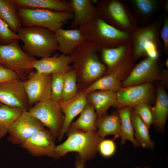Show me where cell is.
Masks as SVG:
<instances>
[{"label": "cell", "instance_id": "obj_44", "mask_svg": "<svg viewBox=\"0 0 168 168\" xmlns=\"http://www.w3.org/2000/svg\"><path fill=\"white\" fill-rule=\"evenodd\" d=\"M1 41L0 40V45H1L2 44H1Z\"/></svg>", "mask_w": 168, "mask_h": 168}, {"label": "cell", "instance_id": "obj_29", "mask_svg": "<svg viewBox=\"0 0 168 168\" xmlns=\"http://www.w3.org/2000/svg\"><path fill=\"white\" fill-rule=\"evenodd\" d=\"M131 119L134 131V137L140 147L143 148L154 149L155 144L150 138L149 128L140 118L134 112L133 108Z\"/></svg>", "mask_w": 168, "mask_h": 168}, {"label": "cell", "instance_id": "obj_34", "mask_svg": "<svg viewBox=\"0 0 168 168\" xmlns=\"http://www.w3.org/2000/svg\"><path fill=\"white\" fill-rule=\"evenodd\" d=\"M132 108L134 112L140 118L146 126L149 129L153 123L151 107L149 104L144 102L141 103L135 106Z\"/></svg>", "mask_w": 168, "mask_h": 168}, {"label": "cell", "instance_id": "obj_21", "mask_svg": "<svg viewBox=\"0 0 168 168\" xmlns=\"http://www.w3.org/2000/svg\"><path fill=\"white\" fill-rule=\"evenodd\" d=\"M54 32L58 44V50L65 55H70L85 40L78 28L65 30L61 28Z\"/></svg>", "mask_w": 168, "mask_h": 168}, {"label": "cell", "instance_id": "obj_37", "mask_svg": "<svg viewBox=\"0 0 168 168\" xmlns=\"http://www.w3.org/2000/svg\"><path fill=\"white\" fill-rule=\"evenodd\" d=\"M161 32V36L163 42V50L165 53H168V14L165 12L163 25Z\"/></svg>", "mask_w": 168, "mask_h": 168}, {"label": "cell", "instance_id": "obj_23", "mask_svg": "<svg viewBox=\"0 0 168 168\" xmlns=\"http://www.w3.org/2000/svg\"><path fill=\"white\" fill-rule=\"evenodd\" d=\"M151 109L155 128L164 132L168 115V96L163 87L157 89L155 103Z\"/></svg>", "mask_w": 168, "mask_h": 168}, {"label": "cell", "instance_id": "obj_38", "mask_svg": "<svg viewBox=\"0 0 168 168\" xmlns=\"http://www.w3.org/2000/svg\"><path fill=\"white\" fill-rule=\"evenodd\" d=\"M144 50L145 54L147 57L157 58H158L160 50L162 49L155 43L150 42L145 45Z\"/></svg>", "mask_w": 168, "mask_h": 168}, {"label": "cell", "instance_id": "obj_22", "mask_svg": "<svg viewBox=\"0 0 168 168\" xmlns=\"http://www.w3.org/2000/svg\"><path fill=\"white\" fill-rule=\"evenodd\" d=\"M87 102L94 107L97 117L105 114L109 109L114 106L116 100V92L96 90L86 94Z\"/></svg>", "mask_w": 168, "mask_h": 168}, {"label": "cell", "instance_id": "obj_32", "mask_svg": "<svg viewBox=\"0 0 168 168\" xmlns=\"http://www.w3.org/2000/svg\"><path fill=\"white\" fill-rule=\"evenodd\" d=\"M79 92L77 75L72 68L66 73L62 100H69L75 97Z\"/></svg>", "mask_w": 168, "mask_h": 168}, {"label": "cell", "instance_id": "obj_31", "mask_svg": "<svg viewBox=\"0 0 168 168\" xmlns=\"http://www.w3.org/2000/svg\"><path fill=\"white\" fill-rule=\"evenodd\" d=\"M23 111L0 103V140L8 133L10 127Z\"/></svg>", "mask_w": 168, "mask_h": 168}, {"label": "cell", "instance_id": "obj_2", "mask_svg": "<svg viewBox=\"0 0 168 168\" xmlns=\"http://www.w3.org/2000/svg\"><path fill=\"white\" fill-rule=\"evenodd\" d=\"M78 29L84 39L95 44L100 50L116 47L131 41L132 34L113 27L98 16Z\"/></svg>", "mask_w": 168, "mask_h": 168}, {"label": "cell", "instance_id": "obj_8", "mask_svg": "<svg viewBox=\"0 0 168 168\" xmlns=\"http://www.w3.org/2000/svg\"><path fill=\"white\" fill-rule=\"evenodd\" d=\"M58 138L63 126L64 115L58 102L50 98L38 102L28 110Z\"/></svg>", "mask_w": 168, "mask_h": 168}, {"label": "cell", "instance_id": "obj_30", "mask_svg": "<svg viewBox=\"0 0 168 168\" xmlns=\"http://www.w3.org/2000/svg\"><path fill=\"white\" fill-rule=\"evenodd\" d=\"M97 116L93 106L87 103L79 118L70 126L84 132L96 131Z\"/></svg>", "mask_w": 168, "mask_h": 168}, {"label": "cell", "instance_id": "obj_12", "mask_svg": "<svg viewBox=\"0 0 168 168\" xmlns=\"http://www.w3.org/2000/svg\"><path fill=\"white\" fill-rule=\"evenodd\" d=\"M116 100L114 107L118 109L124 107L133 108L141 103L149 104L154 96L152 83L121 87L116 92Z\"/></svg>", "mask_w": 168, "mask_h": 168}, {"label": "cell", "instance_id": "obj_6", "mask_svg": "<svg viewBox=\"0 0 168 168\" xmlns=\"http://www.w3.org/2000/svg\"><path fill=\"white\" fill-rule=\"evenodd\" d=\"M18 40L0 45V64L15 72L24 82L33 71V66L38 59L21 49Z\"/></svg>", "mask_w": 168, "mask_h": 168}, {"label": "cell", "instance_id": "obj_35", "mask_svg": "<svg viewBox=\"0 0 168 168\" xmlns=\"http://www.w3.org/2000/svg\"><path fill=\"white\" fill-rule=\"evenodd\" d=\"M116 150V145L113 140L102 139L98 145V151L104 157L112 156L115 153Z\"/></svg>", "mask_w": 168, "mask_h": 168}, {"label": "cell", "instance_id": "obj_20", "mask_svg": "<svg viewBox=\"0 0 168 168\" xmlns=\"http://www.w3.org/2000/svg\"><path fill=\"white\" fill-rule=\"evenodd\" d=\"M102 60L109 71L133 57V49L131 42L119 46L100 50Z\"/></svg>", "mask_w": 168, "mask_h": 168}, {"label": "cell", "instance_id": "obj_13", "mask_svg": "<svg viewBox=\"0 0 168 168\" xmlns=\"http://www.w3.org/2000/svg\"><path fill=\"white\" fill-rule=\"evenodd\" d=\"M51 81V74L41 73L36 70L23 82L29 108L38 102L50 98Z\"/></svg>", "mask_w": 168, "mask_h": 168}, {"label": "cell", "instance_id": "obj_39", "mask_svg": "<svg viewBox=\"0 0 168 168\" xmlns=\"http://www.w3.org/2000/svg\"><path fill=\"white\" fill-rule=\"evenodd\" d=\"M18 78L15 72L0 64V83Z\"/></svg>", "mask_w": 168, "mask_h": 168}, {"label": "cell", "instance_id": "obj_25", "mask_svg": "<svg viewBox=\"0 0 168 168\" xmlns=\"http://www.w3.org/2000/svg\"><path fill=\"white\" fill-rule=\"evenodd\" d=\"M13 0L18 8L42 9L61 12H72L69 2L63 0Z\"/></svg>", "mask_w": 168, "mask_h": 168}, {"label": "cell", "instance_id": "obj_33", "mask_svg": "<svg viewBox=\"0 0 168 168\" xmlns=\"http://www.w3.org/2000/svg\"><path fill=\"white\" fill-rule=\"evenodd\" d=\"M66 73L57 72L51 74L50 99L54 101L58 102L62 100Z\"/></svg>", "mask_w": 168, "mask_h": 168}, {"label": "cell", "instance_id": "obj_15", "mask_svg": "<svg viewBox=\"0 0 168 168\" xmlns=\"http://www.w3.org/2000/svg\"><path fill=\"white\" fill-rule=\"evenodd\" d=\"M0 101L11 107L28 110L29 107L23 82L18 78L0 83Z\"/></svg>", "mask_w": 168, "mask_h": 168}, {"label": "cell", "instance_id": "obj_18", "mask_svg": "<svg viewBox=\"0 0 168 168\" xmlns=\"http://www.w3.org/2000/svg\"><path fill=\"white\" fill-rule=\"evenodd\" d=\"M73 14L71 26L72 29L82 26L97 16L96 6L94 4L97 0H71L68 2Z\"/></svg>", "mask_w": 168, "mask_h": 168}, {"label": "cell", "instance_id": "obj_17", "mask_svg": "<svg viewBox=\"0 0 168 168\" xmlns=\"http://www.w3.org/2000/svg\"><path fill=\"white\" fill-rule=\"evenodd\" d=\"M64 115L63 126L58 138L61 141L66 133L73 119L84 110L88 102L86 94L82 91H79L72 99L66 101L62 100L58 102Z\"/></svg>", "mask_w": 168, "mask_h": 168}, {"label": "cell", "instance_id": "obj_16", "mask_svg": "<svg viewBox=\"0 0 168 168\" xmlns=\"http://www.w3.org/2000/svg\"><path fill=\"white\" fill-rule=\"evenodd\" d=\"M55 139L51 132L44 127L27 139L21 146L32 156L54 158Z\"/></svg>", "mask_w": 168, "mask_h": 168}, {"label": "cell", "instance_id": "obj_24", "mask_svg": "<svg viewBox=\"0 0 168 168\" xmlns=\"http://www.w3.org/2000/svg\"><path fill=\"white\" fill-rule=\"evenodd\" d=\"M96 125L98 134L101 138L108 135H114L115 138L120 137L121 121L118 112H113L110 114L106 113L97 117Z\"/></svg>", "mask_w": 168, "mask_h": 168}, {"label": "cell", "instance_id": "obj_1", "mask_svg": "<svg viewBox=\"0 0 168 168\" xmlns=\"http://www.w3.org/2000/svg\"><path fill=\"white\" fill-rule=\"evenodd\" d=\"M99 51L95 44L85 39L70 55L73 63L72 68L77 77L79 91L106 73V67L97 55Z\"/></svg>", "mask_w": 168, "mask_h": 168}, {"label": "cell", "instance_id": "obj_4", "mask_svg": "<svg viewBox=\"0 0 168 168\" xmlns=\"http://www.w3.org/2000/svg\"><path fill=\"white\" fill-rule=\"evenodd\" d=\"M66 133L67 139L56 146L54 158L63 157L71 152L78 153L85 161L91 159L96 156L99 143L102 139L97 131L84 132L70 126Z\"/></svg>", "mask_w": 168, "mask_h": 168}, {"label": "cell", "instance_id": "obj_9", "mask_svg": "<svg viewBox=\"0 0 168 168\" xmlns=\"http://www.w3.org/2000/svg\"><path fill=\"white\" fill-rule=\"evenodd\" d=\"M44 127L28 110H23L10 127L7 141L14 145H21L35 133Z\"/></svg>", "mask_w": 168, "mask_h": 168}, {"label": "cell", "instance_id": "obj_5", "mask_svg": "<svg viewBox=\"0 0 168 168\" xmlns=\"http://www.w3.org/2000/svg\"><path fill=\"white\" fill-rule=\"evenodd\" d=\"M96 7L98 16L117 29L132 34L138 27L124 0H102L98 3Z\"/></svg>", "mask_w": 168, "mask_h": 168}, {"label": "cell", "instance_id": "obj_27", "mask_svg": "<svg viewBox=\"0 0 168 168\" xmlns=\"http://www.w3.org/2000/svg\"><path fill=\"white\" fill-rule=\"evenodd\" d=\"M0 17L15 33L22 27L18 8L13 0H0Z\"/></svg>", "mask_w": 168, "mask_h": 168}, {"label": "cell", "instance_id": "obj_19", "mask_svg": "<svg viewBox=\"0 0 168 168\" xmlns=\"http://www.w3.org/2000/svg\"><path fill=\"white\" fill-rule=\"evenodd\" d=\"M71 63L72 60L70 55L62 54L58 56L45 57L38 60L33 67L41 73H66L72 69L70 65Z\"/></svg>", "mask_w": 168, "mask_h": 168}, {"label": "cell", "instance_id": "obj_41", "mask_svg": "<svg viewBox=\"0 0 168 168\" xmlns=\"http://www.w3.org/2000/svg\"><path fill=\"white\" fill-rule=\"evenodd\" d=\"M161 7L163 9L165 12H168V0L160 1Z\"/></svg>", "mask_w": 168, "mask_h": 168}, {"label": "cell", "instance_id": "obj_10", "mask_svg": "<svg viewBox=\"0 0 168 168\" xmlns=\"http://www.w3.org/2000/svg\"><path fill=\"white\" fill-rule=\"evenodd\" d=\"M133 68V59L127 60L97 79L83 90L86 94L93 91L103 90L116 92L121 87L124 76Z\"/></svg>", "mask_w": 168, "mask_h": 168}, {"label": "cell", "instance_id": "obj_7", "mask_svg": "<svg viewBox=\"0 0 168 168\" xmlns=\"http://www.w3.org/2000/svg\"><path fill=\"white\" fill-rule=\"evenodd\" d=\"M18 14L23 26H38L54 32L73 19L72 12H58L42 9L18 8Z\"/></svg>", "mask_w": 168, "mask_h": 168}, {"label": "cell", "instance_id": "obj_42", "mask_svg": "<svg viewBox=\"0 0 168 168\" xmlns=\"http://www.w3.org/2000/svg\"><path fill=\"white\" fill-rule=\"evenodd\" d=\"M168 59H167L166 61V62H165V64L166 65V67H168Z\"/></svg>", "mask_w": 168, "mask_h": 168}, {"label": "cell", "instance_id": "obj_3", "mask_svg": "<svg viewBox=\"0 0 168 168\" xmlns=\"http://www.w3.org/2000/svg\"><path fill=\"white\" fill-rule=\"evenodd\" d=\"M17 34L24 43L22 49L33 57L43 58L52 56L58 50L54 32L38 26L22 27Z\"/></svg>", "mask_w": 168, "mask_h": 168}, {"label": "cell", "instance_id": "obj_14", "mask_svg": "<svg viewBox=\"0 0 168 168\" xmlns=\"http://www.w3.org/2000/svg\"><path fill=\"white\" fill-rule=\"evenodd\" d=\"M162 21L159 18L152 23L139 28L132 34L131 42L134 59H138L145 54V45L150 42L156 43L163 50V45L159 36Z\"/></svg>", "mask_w": 168, "mask_h": 168}, {"label": "cell", "instance_id": "obj_36", "mask_svg": "<svg viewBox=\"0 0 168 168\" xmlns=\"http://www.w3.org/2000/svg\"><path fill=\"white\" fill-rule=\"evenodd\" d=\"M18 39L17 34L12 32L7 24L0 17V40L4 44H7Z\"/></svg>", "mask_w": 168, "mask_h": 168}, {"label": "cell", "instance_id": "obj_28", "mask_svg": "<svg viewBox=\"0 0 168 168\" xmlns=\"http://www.w3.org/2000/svg\"><path fill=\"white\" fill-rule=\"evenodd\" d=\"M132 108L124 107L118 109V113L120 118L121 125L120 144H125L126 140L129 141L133 146L140 147L134 137V131L131 119Z\"/></svg>", "mask_w": 168, "mask_h": 168}, {"label": "cell", "instance_id": "obj_11", "mask_svg": "<svg viewBox=\"0 0 168 168\" xmlns=\"http://www.w3.org/2000/svg\"><path fill=\"white\" fill-rule=\"evenodd\" d=\"M158 58L147 57L138 64L122 82L121 87L152 83L159 80L161 74Z\"/></svg>", "mask_w": 168, "mask_h": 168}, {"label": "cell", "instance_id": "obj_40", "mask_svg": "<svg viewBox=\"0 0 168 168\" xmlns=\"http://www.w3.org/2000/svg\"><path fill=\"white\" fill-rule=\"evenodd\" d=\"M76 160L75 163V168H85L86 165L85 161L79 155L76 156Z\"/></svg>", "mask_w": 168, "mask_h": 168}, {"label": "cell", "instance_id": "obj_26", "mask_svg": "<svg viewBox=\"0 0 168 168\" xmlns=\"http://www.w3.org/2000/svg\"><path fill=\"white\" fill-rule=\"evenodd\" d=\"M131 2L136 20L146 26L148 25L157 9L161 7L160 1L132 0Z\"/></svg>", "mask_w": 168, "mask_h": 168}, {"label": "cell", "instance_id": "obj_43", "mask_svg": "<svg viewBox=\"0 0 168 168\" xmlns=\"http://www.w3.org/2000/svg\"><path fill=\"white\" fill-rule=\"evenodd\" d=\"M136 168H151L149 167L146 166V167H144L142 168L137 167H136Z\"/></svg>", "mask_w": 168, "mask_h": 168}]
</instances>
